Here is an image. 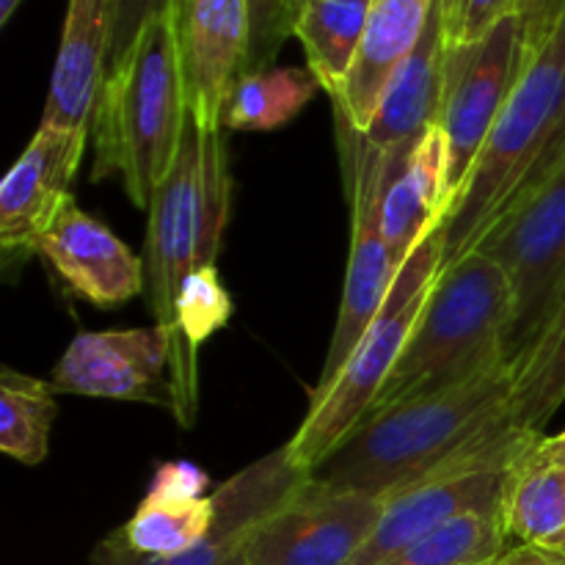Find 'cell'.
Listing matches in <instances>:
<instances>
[{
	"label": "cell",
	"mask_w": 565,
	"mask_h": 565,
	"mask_svg": "<svg viewBox=\"0 0 565 565\" xmlns=\"http://www.w3.org/2000/svg\"><path fill=\"white\" fill-rule=\"evenodd\" d=\"M232 318V298L218 274V265H202L185 279L177 301V323L180 334L193 351Z\"/></svg>",
	"instance_id": "4316f807"
},
{
	"label": "cell",
	"mask_w": 565,
	"mask_h": 565,
	"mask_svg": "<svg viewBox=\"0 0 565 565\" xmlns=\"http://www.w3.org/2000/svg\"><path fill=\"white\" fill-rule=\"evenodd\" d=\"M489 565H491V563H489Z\"/></svg>",
	"instance_id": "ab89813d"
},
{
	"label": "cell",
	"mask_w": 565,
	"mask_h": 565,
	"mask_svg": "<svg viewBox=\"0 0 565 565\" xmlns=\"http://www.w3.org/2000/svg\"><path fill=\"white\" fill-rule=\"evenodd\" d=\"M565 403V301L524 367L519 370L511 397V419L516 428L541 434Z\"/></svg>",
	"instance_id": "d4e9b609"
},
{
	"label": "cell",
	"mask_w": 565,
	"mask_h": 565,
	"mask_svg": "<svg viewBox=\"0 0 565 565\" xmlns=\"http://www.w3.org/2000/svg\"><path fill=\"white\" fill-rule=\"evenodd\" d=\"M436 0H370L367 28L345 88L331 99L353 130L367 132L386 86L414 53L434 14Z\"/></svg>",
	"instance_id": "ac0fdd59"
},
{
	"label": "cell",
	"mask_w": 565,
	"mask_h": 565,
	"mask_svg": "<svg viewBox=\"0 0 565 565\" xmlns=\"http://www.w3.org/2000/svg\"><path fill=\"white\" fill-rule=\"evenodd\" d=\"M169 364V337L160 326L83 331L53 367V390L171 408L174 397L166 381Z\"/></svg>",
	"instance_id": "8fae6325"
},
{
	"label": "cell",
	"mask_w": 565,
	"mask_h": 565,
	"mask_svg": "<svg viewBox=\"0 0 565 565\" xmlns=\"http://www.w3.org/2000/svg\"><path fill=\"white\" fill-rule=\"evenodd\" d=\"M33 254L44 259L72 292L99 309L121 307L147 287V268L116 232L66 199Z\"/></svg>",
	"instance_id": "4fadbf2b"
},
{
	"label": "cell",
	"mask_w": 565,
	"mask_h": 565,
	"mask_svg": "<svg viewBox=\"0 0 565 565\" xmlns=\"http://www.w3.org/2000/svg\"><path fill=\"white\" fill-rule=\"evenodd\" d=\"M491 565H565V552L533 544H513Z\"/></svg>",
	"instance_id": "d6a6232c"
},
{
	"label": "cell",
	"mask_w": 565,
	"mask_h": 565,
	"mask_svg": "<svg viewBox=\"0 0 565 565\" xmlns=\"http://www.w3.org/2000/svg\"><path fill=\"white\" fill-rule=\"evenodd\" d=\"M88 132L50 130L36 136L0 182V246L6 257L33 254L39 235L50 226L81 169Z\"/></svg>",
	"instance_id": "9a60e30c"
},
{
	"label": "cell",
	"mask_w": 565,
	"mask_h": 565,
	"mask_svg": "<svg viewBox=\"0 0 565 565\" xmlns=\"http://www.w3.org/2000/svg\"><path fill=\"white\" fill-rule=\"evenodd\" d=\"M22 0H0V25H6V22L14 17L17 6H20Z\"/></svg>",
	"instance_id": "d590c367"
},
{
	"label": "cell",
	"mask_w": 565,
	"mask_h": 565,
	"mask_svg": "<svg viewBox=\"0 0 565 565\" xmlns=\"http://www.w3.org/2000/svg\"><path fill=\"white\" fill-rule=\"evenodd\" d=\"M447 196V143L436 125L414 143L384 152V191H381V230L397 263L445 221Z\"/></svg>",
	"instance_id": "2e32d148"
},
{
	"label": "cell",
	"mask_w": 565,
	"mask_h": 565,
	"mask_svg": "<svg viewBox=\"0 0 565 565\" xmlns=\"http://www.w3.org/2000/svg\"><path fill=\"white\" fill-rule=\"evenodd\" d=\"M513 296L500 265L480 252L439 270L417 326L379 401L384 412L414 397L436 395L508 362Z\"/></svg>",
	"instance_id": "277c9868"
},
{
	"label": "cell",
	"mask_w": 565,
	"mask_h": 565,
	"mask_svg": "<svg viewBox=\"0 0 565 565\" xmlns=\"http://www.w3.org/2000/svg\"><path fill=\"white\" fill-rule=\"evenodd\" d=\"M188 121L191 110L171 0L108 70L92 119L94 180L119 177L132 204L149 210L174 169Z\"/></svg>",
	"instance_id": "7a4b0ae2"
},
{
	"label": "cell",
	"mask_w": 565,
	"mask_h": 565,
	"mask_svg": "<svg viewBox=\"0 0 565 565\" xmlns=\"http://www.w3.org/2000/svg\"><path fill=\"white\" fill-rule=\"evenodd\" d=\"M519 3L522 0H463L461 11H458V20L447 31V47L480 42L502 20L519 14Z\"/></svg>",
	"instance_id": "f1b7e54d"
},
{
	"label": "cell",
	"mask_w": 565,
	"mask_h": 565,
	"mask_svg": "<svg viewBox=\"0 0 565 565\" xmlns=\"http://www.w3.org/2000/svg\"><path fill=\"white\" fill-rule=\"evenodd\" d=\"M502 524L508 541L565 552V467L524 456L508 475Z\"/></svg>",
	"instance_id": "44dd1931"
},
{
	"label": "cell",
	"mask_w": 565,
	"mask_h": 565,
	"mask_svg": "<svg viewBox=\"0 0 565 565\" xmlns=\"http://www.w3.org/2000/svg\"><path fill=\"white\" fill-rule=\"evenodd\" d=\"M472 252L494 259L508 276L513 315L505 353L519 373L565 301V152L486 230Z\"/></svg>",
	"instance_id": "8992f818"
},
{
	"label": "cell",
	"mask_w": 565,
	"mask_h": 565,
	"mask_svg": "<svg viewBox=\"0 0 565 565\" xmlns=\"http://www.w3.org/2000/svg\"><path fill=\"white\" fill-rule=\"evenodd\" d=\"M307 3H309V0H307Z\"/></svg>",
	"instance_id": "f35d334b"
},
{
	"label": "cell",
	"mask_w": 565,
	"mask_h": 565,
	"mask_svg": "<svg viewBox=\"0 0 565 565\" xmlns=\"http://www.w3.org/2000/svg\"><path fill=\"white\" fill-rule=\"evenodd\" d=\"M370 0H309L296 20L292 36L307 53V66L320 88L337 99L356 64L367 28Z\"/></svg>",
	"instance_id": "ffe728a7"
},
{
	"label": "cell",
	"mask_w": 565,
	"mask_h": 565,
	"mask_svg": "<svg viewBox=\"0 0 565 565\" xmlns=\"http://www.w3.org/2000/svg\"><path fill=\"white\" fill-rule=\"evenodd\" d=\"M232 565H246V563H243V561H235Z\"/></svg>",
	"instance_id": "74e56055"
},
{
	"label": "cell",
	"mask_w": 565,
	"mask_h": 565,
	"mask_svg": "<svg viewBox=\"0 0 565 565\" xmlns=\"http://www.w3.org/2000/svg\"><path fill=\"white\" fill-rule=\"evenodd\" d=\"M210 478L204 469H199L191 461H169L163 467H158V472L152 475V483H149L147 497L154 500H174V502H188V500H204L207 497Z\"/></svg>",
	"instance_id": "4dcf8cb0"
},
{
	"label": "cell",
	"mask_w": 565,
	"mask_h": 565,
	"mask_svg": "<svg viewBox=\"0 0 565 565\" xmlns=\"http://www.w3.org/2000/svg\"><path fill=\"white\" fill-rule=\"evenodd\" d=\"M340 119L342 158L351 182V254H348L345 287H342L340 318L331 334L323 373L318 386L329 384L345 364L356 342L384 307L403 265L390 252L381 230V191H384V152L353 130L345 116Z\"/></svg>",
	"instance_id": "52a82bcc"
},
{
	"label": "cell",
	"mask_w": 565,
	"mask_h": 565,
	"mask_svg": "<svg viewBox=\"0 0 565 565\" xmlns=\"http://www.w3.org/2000/svg\"><path fill=\"white\" fill-rule=\"evenodd\" d=\"M441 224L408 254L386 296L384 307L356 342L334 379L315 386L301 428L287 441V456L298 472L309 475L331 450L362 423L379 401L403 348L417 326L419 312L441 270Z\"/></svg>",
	"instance_id": "5b68a950"
},
{
	"label": "cell",
	"mask_w": 565,
	"mask_h": 565,
	"mask_svg": "<svg viewBox=\"0 0 565 565\" xmlns=\"http://www.w3.org/2000/svg\"><path fill=\"white\" fill-rule=\"evenodd\" d=\"M565 152V20L522 61L461 193L441 221V268L478 246L491 224Z\"/></svg>",
	"instance_id": "3957f363"
},
{
	"label": "cell",
	"mask_w": 565,
	"mask_h": 565,
	"mask_svg": "<svg viewBox=\"0 0 565 565\" xmlns=\"http://www.w3.org/2000/svg\"><path fill=\"white\" fill-rule=\"evenodd\" d=\"M307 6V0H290V11H292V20H298L301 9Z\"/></svg>",
	"instance_id": "8d00e7d4"
},
{
	"label": "cell",
	"mask_w": 565,
	"mask_h": 565,
	"mask_svg": "<svg viewBox=\"0 0 565 565\" xmlns=\"http://www.w3.org/2000/svg\"><path fill=\"white\" fill-rule=\"evenodd\" d=\"M252 11V47H248L246 72L270 70L281 44L296 31L290 0H248Z\"/></svg>",
	"instance_id": "83f0119b"
},
{
	"label": "cell",
	"mask_w": 565,
	"mask_h": 565,
	"mask_svg": "<svg viewBox=\"0 0 565 565\" xmlns=\"http://www.w3.org/2000/svg\"><path fill=\"white\" fill-rule=\"evenodd\" d=\"M565 20V0H522L519 22H522V61L539 53L555 28Z\"/></svg>",
	"instance_id": "1f68e13d"
},
{
	"label": "cell",
	"mask_w": 565,
	"mask_h": 565,
	"mask_svg": "<svg viewBox=\"0 0 565 565\" xmlns=\"http://www.w3.org/2000/svg\"><path fill=\"white\" fill-rule=\"evenodd\" d=\"M171 0H110V58L108 70L121 61V55L136 42L138 31Z\"/></svg>",
	"instance_id": "f546056e"
},
{
	"label": "cell",
	"mask_w": 565,
	"mask_h": 565,
	"mask_svg": "<svg viewBox=\"0 0 565 565\" xmlns=\"http://www.w3.org/2000/svg\"><path fill=\"white\" fill-rule=\"evenodd\" d=\"M441 3V20H445V36L452 28V22L458 20V11H461L463 0H439Z\"/></svg>",
	"instance_id": "e575fe53"
},
{
	"label": "cell",
	"mask_w": 565,
	"mask_h": 565,
	"mask_svg": "<svg viewBox=\"0 0 565 565\" xmlns=\"http://www.w3.org/2000/svg\"><path fill=\"white\" fill-rule=\"evenodd\" d=\"M505 550L502 513H467L408 544L384 565H489Z\"/></svg>",
	"instance_id": "484cf974"
},
{
	"label": "cell",
	"mask_w": 565,
	"mask_h": 565,
	"mask_svg": "<svg viewBox=\"0 0 565 565\" xmlns=\"http://www.w3.org/2000/svg\"><path fill=\"white\" fill-rule=\"evenodd\" d=\"M174 20L193 125L199 132H221L232 88L246 75L248 0H174Z\"/></svg>",
	"instance_id": "30bf717a"
},
{
	"label": "cell",
	"mask_w": 565,
	"mask_h": 565,
	"mask_svg": "<svg viewBox=\"0 0 565 565\" xmlns=\"http://www.w3.org/2000/svg\"><path fill=\"white\" fill-rule=\"evenodd\" d=\"M511 469H456L386 497L379 527L351 565H384L408 544L467 513H502Z\"/></svg>",
	"instance_id": "5bb4252c"
},
{
	"label": "cell",
	"mask_w": 565,
	"mask_h": 565,
	"mask_svg": "<svg viewBox=\"0 0 565 565\" xmlns=\"http://www.w3.org/2000/svg\"><path fill=\"white\" fill-rule=\"evenodd\" d=\"M522 70V22L502 20L480 42L447 47L439 127L447 143V196L461 193Z\"/></svg>",
	"instance_id": "9c48e42d"
},
{
	"label": "cell",
	"mask_w": 565,
	"mask_h": 565,
	"mask_svg": "<svg viewBox=\"0 0 565 565\" xmlns=\"http://www.w3.org/2000/svg\"><path fill=\"white\" fill-rule=\"evenodd\" d=\"M445 20H441V3L436 0L423 39L390 81L379 110H375L373 125L364 132V138L375 149L392 152V149L414 143L439 125L441 97H445Z\"/></svg>",
	"instance_id": "d6986e66"
},
{
	"label": "cell",
	"mask_w": 565,
	"mask_h": 565,
	"mask_svg": "<svg viewBox=\"0 0 565 565\" xmlns=\"http://www.w3.org/2000/svg\"><path fill=\"white\" fill-rule=\"evenodd\" d=\"M215 524V497L204 500H154L143 497L138 511L116 539L143 557H177L202 544Z\"/></svg>",
	"instance_id": "603a6c76"
},
{
	"label": "cell",
	"mask_w": 565,
	"mask_h": 565,
	"mask_svg": "<svg viewBox=\"0 0 565 565\" xmlns=\"http://www.w3.org/2000/svg\"><path fill=\"white\" fill-rule=\"evenodd\" d=\"M381 497L307 478L248 535L246 565H351L379 527Z\"/></svg>",
	"instance_id": "ba28073f"
},
{
	"label": "cell",
	"mask_w": 565,
	"mask_h": 565,
	"mask_svg": "<svg viewBox=\"0 0 565 565\" xmlns=\"http://www.w3.org/2000/svg\"><path fill=\"white\" fill-rule=\"evenodd\" d=\"M53 386L6 367L0 373V452L25 467H39L50 452L55 423Z\"/></svg>",
	"instance_id": "cb8c5ba5"
},
{
	"label": "cell",
	"mask_w": 565,
	"mask_h": 565,
	"mask_svg": "<svg viewBox=\"0 0 565 565\" xmlns=\"http://www.w3.org/2000/svg\"><path fill=\"white\" fill-rule=\"evenodd\" d=\"M516 375L513 364H500L461 386L367 414L309 478L386 500L456 469L516 467L544 436L513 425Z\"/></svg>",
	"instance_id": "6da1fadb"
},
{
	"label": "cell",
	"mask_w": 565,
	"mask_h": 565,
	"mask_svg": "<svg viewBox=\"0 0 565 565\" xmlns=\"http://www.w3.org/2000/svg\"><path fill=\"white\" fill-rule=\"evenodd\" d=\"M110 0H70L39 125L88 132L108 77Z\"/></svg>",
	"instance_id": "e0dca14e"
},
{
	"label": "cell",
	"mask_w": 565,
	"mask_h": 565,
	"mask_svg": "<svg viewBox=\"0 0 565 565\" xmlns=\"http://www.w3.org/2000/svg\"><path fill=\"white\" fill-rule=\"evenodd\" d=\"M309 475L298 472L287 456V445L248 463L215 491V524L207 539L177 557H143L108 535L94 550L92 565H232L259 522L274 513Z\"/></svg>",
	"instance_id": "7c38bea8"
},
{
	"label": "cell",
	"mask_w": 565,
	"mask_h": 565,
	"mask_svg": "<svg viewBox=\"0 0 565 565\" xmlns=\"http://www.w3.org/2000/svg\"><path fill=\"white\" fill-rule=\"evenodd\" d=\"M320 92L309 66H270L246 72L235 83L224 110V127L232 130H276L303 110Z\"/></svg>",
	"instance_id": "7402d4cb"
},
{
	"label": "cell",
	"mask_w": 565,
	"mask_h": 565,
	"mask_svg": "<svg viewBox=\"0 0 565 565\" xmlns=\"http://www.w3.org/2000/svg\"><path fill=\"white\" fill-rule=\"evenodd\" d=\"M527 461L533 463H555V467H565V430L555 436H541L527 452Z\"/></svg>",
	"instance_id": "836d02e7"
}]
</instances>
